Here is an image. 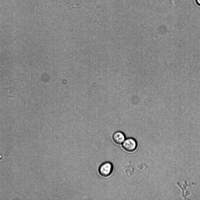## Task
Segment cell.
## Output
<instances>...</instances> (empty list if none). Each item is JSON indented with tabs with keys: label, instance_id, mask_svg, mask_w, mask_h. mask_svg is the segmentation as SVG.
Masks as SVG:
<instances>
[{
	"label": "cell",
	"instance_id": "6da1fadb",
	"mask_svg": "<svg viewBox=\"0 0 200 200\" xmlns=\"http://www.w3.org/2000/svg\"><path fill=\"white\" fill-rule=\"evenodd\" d=\"M113 170V165L112 163L109 161H106L99 166L98 172L101 176L107 177L111 174Z\"/></svg>",
	"mask_w": 200,
	"mask_h": 200
},
{
	"label": "cell",
	"instance_id": "7a4b0ae2",
	"mask_svg": "<svg viewBox=\"0 0 200 200\" xmlns=\"http://www.w3.org/2000/svg\"><path fill=\"white\" fill-rule=\"evenodd\" d=\"M138 143L136 140L133 137L126 138L122 144V147L125 151L132 152L136 149Z\"/></svg>",
	"mask_w": 200,
	"mask_h": 200
},
{
	"label": "cell",
	"instance_id": "3957f363",
	"mask_svg": "<svg viewBox=\"0 0 200 200\" xmlns=\"http://www.w3.org/2000/svg\"><path fill=\"white\" fill-rule=\"evenodd\" d=\"M126 138L125 134L121 131H117L115 132L112 136V139L113 141L116 143L118 145L122 144Z\"/></svg>",
	"mask_w": 200,
	"mask_h": 200
},
{
	"label": "cell",
	"instance_id": "277c9868",
	"mask_svg": "<svg viewBox=\"0 0 200 200\" xmlns=\"http://www.w3.org/2000/svg\"><path fill=\"white\" fill-rule=\"evenodd\" d=\"M194 1L196 4L200 7V0H194Z\"/></svg>",
	"mask_w": 200,
	"mask_h": 200
}]
</instances>
